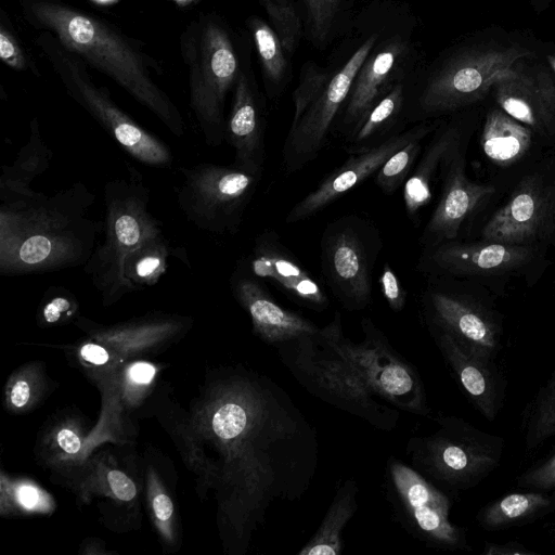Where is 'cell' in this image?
Masks as SVG:
<instances>
[{"label": "cell", "mask_w": 555, "mask_h": 555, "mask_svg": "<svg viewBox=\"0 0 555 555\" xmlns=\"http://www.w3.org/2000/svg\"><path fill=\"white\" fill-rule=\"evenodd\" d=\"M246 414L231 444L235 457L242 531L263 524L278 503L298 501L319 462L315 427L292 397L270 377L245 380Z\"/></svg>", "instance_id": "1"}, {"label": "cell", "mask_w": 555, "mask_h": 555, "mask_svg": "<svg viewBox=\"0 0 555 555\" xmlns=\"http://www.w3.org/2000/svg\"><path fill=\"white\" fill-rule=\"evenodd\" d=\"M95 195L78 181L53 194L0 204V274L20 276L85 266L103 231Z\"/></svg>", "instance_id": "2"}, {"label": "cell", "mask_w": 555, "mask_h": 555, "mask_svg": "<svg viewBox=\"0 0 555 555\" xmlns=\"http://www.w3.org/2000/svg\"><path fill=\"white\" fill-rule=\"evenodd\" d=\"M30 11L66 49L114 79L172 134H184L185 125L179 109L151 79L139 53L120 36L96 18L59 3L37 1Z\"/></svg>", "instance_id": "3"}, {"label": "cell", "mask_w": 555, "mask_h": 555, "mask_svg": "<svg viewBox=\"0 0 555 555\" xmlns=\"http://www.w3.org/2000/svg\"><path fill=\"white\" fill-rule=\"evenodd\" d=\"M531 53L519 47L456 48L408 79L405 125L454 112L481 100L517 62Z\"/></svg>", "instance_id": "4"}, {"label": "cell", "mask_w": 555, "mask_h": 555, "mask_svg": "<svg viewBox=\"0 0 555 555\" xmlns=\"http://www.w3.org/2000/svg\"><path fill=\"white\" fill-rule=\"evenodd\" d=\"M393 0H372L354 15L352 37L345 40L334 54L335 70L300 118L291 124L282 150L283 167L287 172L301 170L314 160L327 143L353 80L378 40Z\"/></svg>", "instance_id": "5"}, {"label": "cell", "mask_w": 555, "mask_h": 555, "mask_svg": "<svg viewBox=\"0 0 555 555\" xmlns=\"http://www.w3.org/2000/svg\"><path fill=\"white\" fill-rule=\"evenodd\" d=\"M283 364L308 392L382 430H392L399 411L367 384L336 345L328 327L276 346Z\"/></svg>", "instance_id": "6"}, {"label": "cell", "mask_w": 555, "mask_h": 555, "mask_svg": "<svg viewBox=\"0 0 555 555\" xmlns=\"http://www.w3.org/2000/svg\"><path fill=\"white\" fill-rule=\"evenodd\" d=\"M103 195V240L98 241L83 271L103 302L111 305L131 292L124 275L126 258L145 241L163 234V228L150 211V190L137 173L108 180Z\"/></svg>", "instance_id": "7"}, {"label": "cell", "mask_w": 555, "mask_h": 555, "mask_svg": "<svg viewBox=\"0 0 555 555\" xmlns=\"http://www.w3.org/2000/svg\"><path fill=\"white\" fill-rule=\"evenodd\" d=\"M416 20L410 8L393 0L383 31L358 72L333 131L345 138L397 83L424 63L415 37Z\"/></svg>", "instance_id": "8"}, {"label": "cell", "mask_w": 555, "mask_h": 555, "mask_svg": "<svg viewBox=\"0 0 555 555\" xmlns=\"http://www.w3.org/2000/svg\"><path fill=\"white\" fill-rule=\"evenodd\" d=\"M180 172L177 201L186 220L205 232L237 233L261 178L234 164L201 163Z\"/></svg>", "instance_id": "9"}, {"label": "cell", "mask_w": 555, "mask_h": 555, "mask_svg": "<svg viewBox=\"0 0 555 555\" xmlns=\"http://www.w3.org/2000/svg\"><path fill=\"white\" fill-rule=\"evenodd\" d=\"M190 102L209 146L225 140L224 103L241 72L237 53L227 29L209 21L189 43Z\"/></svg>", "instance_id": "10"}, {"label": "cell", "mask_w": 555, "mask_h": 555, "mask_svg": "<svg viewBox=\"0 0 555 555\" xmlns=\"http://www.w3.org/2000/svg\"><path fill=\"white\" fill-rule=\"evenodd\" d=\"M326 326L340 351L377 395L398 410L418 415L428 413L424 386L417 371L392 347L370 318L361 321L364 338L360 343L345 336L338 311Z\"/></svg>", "instance_id": "11"}, {"label": "cell", "mask_w": 555, "mask_h": 555, "mask_svg": "<svg viewBox=\"0 0 555 555\" xmlns=\"http://www.w3.org/2000/svg\"><path fill=\"white\" fill-rule=\"evenodd\" d=\"M380 249L377 229L347 215L324 229L321 268L325 283L344 308L362 310L372 301V270Z\"/></svg>", "instance_id": "12"}, {"label": "cell", "mask_w": 555, "mask_h": 555, "mask_svg": "<svg viewBox=\"0 0 555 555\" xmlns=\"http://www.w3.org/2000/svg\"><path fill=\"white\" fill-rule=\"evenodd\" d=\"M385 486L396 519L410 534L441 546L459 544V531L449 520L448 498L415 468L390 456Z\"/></svg>", "instance_id": "13"}, {"label": "cell", "mask_w": 555, "mask_h": 555, "mask_svg": "<svg viewBox=\"0 0 555 555\" xmlns=\"http://www.w3.org/2000/svg\"><path fill=\"white\" fill-rule=\"evenodd\" d=\"M65 82L70 95L78 102L135 160L153 166L169 167L173 156L168 145L145 130L119 108L108 93L98 88L78 67L67 63Z\"/></svg>", "instance_id": "14"}, {"label": "cell", "mask_w": 555, "mask_h": 555, "mask_svg": "<svg viewBox=\"0 0 555 555\" xmlns=\"http://www.w3.org/2000/svg\"><path fill=\"white\" fill-rule=\"evenodd\" d=\"M555 233V181L525 178L482 231L483 241L525 245Z\"/></svg>", "instance_id": "15"}, {"label": "cell", "mask_w": 555, "mask_h": 555, "mask_svg": "<svg viewBox=\"0 0 555 555\" xmlns=\"http://www.w3.org/2000/svg\"><path fill=\"white\" fill-rule=\"evenodd\" d=\"M437 126V121H421L395 133L369 151L351 154L341 166L330 172L313 191L293 206L285 218L286 223L300 222L319 214L363 180L376 173L399 149L413 140L425 139Z\"/></svg>", "instance_id": "16"}, {"label": "cell", "mask_w": 555, "mask_h": 555, "mask_svg": "<svg viewBox=\"0 0 555 555\" xmlns=\"http://www.w3.org/2000/svg\"><path fill=\"white\" fill-rule=\"evenodd\" d=\"M532 257L526 245L483 241L482 243L443 242L423 248L417 269L423 273L453 275L496 274L513 270Z\"/></svg>", "instance_id": "17"}, {"label": "cell", "mask_w": 555, "mask_h": 555, "mask_svg": "<svg viewBox=\"0 0 555 555\" xmlns=\"http://www.w3.org/2000/svg\"><path fill=\"white\" fill-rule=\"evenodd\" d=\"M266 102L254 75L241 69L225 119V140L233 147L238 168L262 177L266 163Z\"/></svg>", "instance_id": "18"}, {"label": "cell", "mask_w": 555, "mask_h": 555, "mask_svg": "<svg viewBox=\"0 0 555 555\" xmlns=\"http://www.w3.org/2000/svg\"><path fill=\"white\" fill-rule=\"evenodd\" d=\"M248 270L253 276L271 282L298 305L315 311L326 310L330 306L321 284L272 231L262 232L255 240Z\"/></svg>", "instance_id": "19"}, {"label": "cell", "mask_w": 555, "mask_h": 555, "mask_svg": "<svg viewBox=\"0 0 555 555\" xmlns=\"http://www.w3.org/2000/svg\"><path fill=\"white\" fill-rule=\"evenodd\" d=\"M493 87L498 104L513 118L539 131L555 126V78L542 65L520 60Z\"/></svg>", "instance_id": "20"}, {"label": "cell", "mask_w": 555, "mask_h": 555, "mask_svg": "<svg viewBox=\"0 0 555 555\" xmlns=\"http://www.w3.org/2000/svg\"><path fill=\"white\" fill-rule=\"evenodd\" d=\"M454 150L446 157L442 166L447 169L441 197L420 237L425 247L454 241L460 228L469 214L495 189L467 179L461 158Z\"/></svg>", "instance_id": "21"}, {"label": "cell", "mask_w": 555, "mask_h": 555, "mask_svg": "<svg viewBox=\"0 0 555 555\" xmlns=\"http://www.w3.org/2000/svg\"><path fill=\"white\" fill-rule=\"evenodd\" d=\"M230 285L236 300L248 312L255 333L270 345L276 347L315 334L320 328L301 314L280 306L249 273L237 269Z\"/></svg>", "instance_id": "22"}, {"label": "cell", "mask_w": 555, "mask_h": 555, "mask_svg": "<svg viewBox=\"0 0 555 555\" xmlns=\"http://www.w3.org/2000/svg\"><path fill=\"white\" fill-rule=\"evenodd\" d=\"M405 452L412 467L424 477L429 476L447 482L464 479L489 460L454 436L452 424L447 422L433 435L411 437Z\"/></svg>", "instance_id": "23"}, {"label": "cell", "mask_w": 555, "mask_h": 555, "mask_svg": "<svg viewBox=\"0 0 555 555\" xmlns=\"http://www.w3.org/2000/svg\"><path fill=\"white\" fill-rule=\"evenodd\" d=\"M421 312L430 330L449 333L474 353L494 347L490 323L455 294L436 286L427 287L421 296Z\"/></svg>", "instance_id": "24"}, {"label": "cell", "mask_w": 555, "mask_h": 555, "mask_svg": "<svg viewBox=\"0 0 555 555\" xmlns=\"http://www.w3.org/2000/svg\"><path fill=\"white\" fill-rule=\"evenodd\" d=\"M409 79V78H408ZM408 79L392 87L345 138V151L358 154L404 130L403 111Z\"/></svg>", "instance_id": "25"}, {"label": "cell", "mask_w": 555, "mask_h": 555, "mask_svg": "<svg viewBox=\"0 0 555 555\" xmlns=\"http://www.w3.org/2000/svg\"><path fill=\"white\" fill-rule=\"evenodd\" d=\"M53 152L41 135L37 118L29 126V138L10 165L0 173V204L33 195L31 183L44 173L52 163Z\"/></svg>", "instance_id": "26"}, {"label": "cell", "mask_w": 555, "mask_h": 555, "mask_svg": "<svg viewBox=\"0 0 555 555\" xmlns=\"http://www.w3.org/2000/svg\"><path fill=\"white\" fill-rule=\"evenodd\" d=\"M456 139L457 133L452 126L438 131L403 185L404 208L415 227L420 220V212L431 198V181L436 170L455 149Z\"/></svg>", "instance_id": "27"}, {"label": "cell", "mask_w": 555, "mask_h": 555, "mask_svg": "<svg viewBox=\"0 0 555 555\" xmlns=\"http://www.w3.org/2000/svg\"><path fill=\"white\" fill-rule=\"evenodd\" d=\"M305 26V39L319 51L352 28L354 20L352 0H297Z\"/></svg>", "instance_id": "28"}, {"label": "cell", "mask_w": 555, "mask_h": 555, "mask_svg": "<svg viewBox=\"0 0 555 555\" xmlns=\"http://www.w3.org/2000/svg\"><path fill=\"white\" fill-rule=\"evenodd\" d=\"M247 26L257 52L266 95L270 101H276L292 80V59L276 33L260 16H250Z\"/></svg>", "instance_id": "29"}, {"label": "cell", "mask_w": 555, "mask_h": 555, "mask_svg": "<svg viewBox=\"0 0 555 555\" xmlns=\"http://www.w3.org/2000/svg\"><path fill=\"white\" fill-rule=\"evenodd\" d=\"M531 140V128L503 109H492L487 115L480 143L488 158L500 166H508L527 153Z\"/></svg>", "instance_id": "30"}, {"label": "cell", "mask_w": 555, "mask_h": 555, "mask_svg": "<svg viewBox=\"0 0 555 555\" xmlns=\"http://www.w3.org/2000/svg\"><path fill=\"white\" fill-rule=\"evenodd\" d=\"M358 487L349 478L337 490L322 522L298 555H338L343 552V531L354 515Z\"/></svg>", "instance_id": "31"}, {"label": "cell", "mask_w": 555, "mask_h": 555, "mask_svg": "<svg viewBox=\"0 0 555 555\" xmlns=\"http://www.w3.org/2000/svg\"><path fill=\"white\" fill-rule=\"evenodd\" d=\"M437 345L448 360L466 392L488 415L491 414V386L486 370L476 353L459 343L449 333L436 331Z\"/></svg>", "instance_id": "32"}, {"label": "cell", "mask_w": 555, "mask_h": 555, "mask_svg": "<svg viewBox=\"0 0 555 555\" xmlns=\"http://www.w3.org/2000/svg\"><path fill=\"white\" fill-rule=\"evenodd\" d=\"M169 244L164 234L145 241L125 260L124 275L131 292L155 285L166 273Z\"/></svg>", "instance_id": "33"}, {"label": "cell", "mask_w": 555, "mask_h": 555, "mask_svg": "<svg viewBox=\"0 0 555 555\" xmlns=\"http://www.w3.org/2000/svg\"><path fill=\"white\" fill-rule=\"evenodd\" d=\"M424 139H416L393 153L377 170L376 185L387 195L404 185L423 150Z\"/></svg>", "instance_id": "34"}, {"label": "cell", "mask_w": 555, "mask_h": 555, "mask_svg": "<svg viewBox=\"0 0 555 555\" xmlns=\"http://www.w3.org/2000/svg\"><path fill=\"white\" fill-rule=\"evenodd\" d=\"M259 3L269 18L270 26L292 59L305 39V26L298 7H284L274 0H259Z\"/></svg>", "instance_id": "35"}, {"label": "cell", "mask_w": 555, "mask_h": 555, "mask_svg": "<svg viewBox=\"0 0 555 555\" xmlns=\"http://www.w3.org/2000/svg\"><path fill=\"white\" fill-rule=\"evenodd\" d=\"M334 70V60L326 66L312 61L304 63L298 85L293 92L294 115L291 124H295L300 118L310 102L330 80Z\"/></svg>", "instance_id": "36"}, {"label": "cell", "mask_w": 555, "mask_h": 555, "mask_svg": "<svg viewBox=\"0 0 555 555\" xmlns=\"http://www.w3.org/2000/svg\"><path fill=\"white\" fill-rule=\"evenodd\" d=\"M547 504V499L539 493H513L492 504L485 513V521L500 526L525 517Z\"/></svg>", "instance_id": "37"}, {"label": "cell", "mask_w": 555, "mask_h": 555, "mask_svg": "<svg viewBox=\"0 0 555 555\" xmlns=\"http://www.w3.org/2000/svg\"><path fill=\"white\" fill-rule=\"evenodd\" d=\"M76 308V298L69 291L52 286L46 293L41 317L46 323L54 324L70 317Z\"/></svg>", "instance_id": "38"}, {"label": "cell", "mask_w": 555, "mask_h": 555, "mask_svg": "<svg viewBox=\"0 0 555 555\" xmlns=\"http://www.w3.org/2000/svg\"><path fill=\"white\" fill-rule=\"evenodd\" d=\"M379 286L384 298L392 311L400 312L404 309L406 291L388 262H385L383 266Z\"/></svg>", "instance_id": "39"}, {"label": "cell", "mask_w": 555, "mask_h": 555, "mask_svg": "<svg viewBox=\"0 0 555 555\" xmlns=\"http://www.w3.org/2000/svg\"><path fill=\"white\" fill-rule=\"evenodd\" d=\"M0 59L7 66L15 70H22L26 65L20 44L3 26L0 29Z\"/></svg>", "instance_id": "40"}, {"label": "cell", "mask_w": 555, "mask_h": 555, "mask_svg": "<svg viewBox=\"0 0 555 555\" xmlns=\"http://www.w3.org/2000/svg\"><path fill=\"white\" fill-rule=\"evenodd\" d=\"M555 431V389L551 392L546 401L542 404L539 416L534 424L533 440L550 436Z\"/></svg>", "instance_id": "41"}, {"label": "cell", "mask_w": 555, "mask_h": 555, "mask_svg": "<svg viewBox=\"0 0 555 555\" xmlns=\"http://www.w3.org/2000/svg\"><path fill=\"white\" fill-rule=\"evenodd\" d=\"M108 485L114 494L122 500L130 501L137 493L133 481L119 470H111L107 474Z\"/></svg>", "instance_id": "42"}, {"label": "cell", "mask_w": 555, "mask_h": 555, "mask_svg": "<svg viewBox=\"0 0 555 555\" xmlns=\"http://www.w3.org/2000/svg\"><path fill=\"white\" fill-rule=\"evenodd\" d=\"M528 483L539 488L555 486V456L526 477Z\"/></svg>", "instance_id": "43"}, {"label": "cell", "mask_w": 555, "mask_h": 555, "mask_svg": "<svg viewBox=\"0 0 555 555\" xmlns=\"http://www.w3.org/2000/svg\"><path fill=\"white\" fill-rule=\"evenodd\" d=\"M155 367L145 362L134 363L128 371V377L133 384L147 385L154 378Z\"/></svg>", "instance_id": "44"}, {"label": "cell", "mask_w": 555, "mask_h": 555, "mask_svg": "<svg viewBox=\"0 0 555 555\" xmlns=\"http://www.w3.org/2000/svg\"><path fill=\"white\" fill-rule=\"evenodd\" d=\"M20 504L27 508L34 509L40 505L41 492L34 486L23 485L17 489L16 493Z\"/></svg>", "instance_id": "45"}, {"label": "cell", "mask_w": 555, "mask_h": 555, "mask_svg": "<svg viewBox=\"0 0 555 555\" xmlns=\"http://www.w3.org/2000/svg\"><path fill=\"white\" fill-rule=\"evenodd\" d=\"M81 357L93 364H104L108 360L107 350L94 344H87L80 350Z\"/></svg>", "instance_id": "46"}, {"label": "cell", "mask_w": 555, "mask_h": 555, "mask_svg": "<svg viewBox=\"0 0 555 555\" xmlns=\"http://www.w3.org/2000/svg\"><path fill=\"white\" fill-rule=\"evenodd\" d=\"M57 443L66 453H76L80 450L81 442L70 429L63 428L57 434Z\"/></svg>", "instance_id": "47"}, {"label": "cell", "mask_w": 555, "mask_h": 555, "mask_svg": "<svg viewBox=\"0 0 555 555\" xmlns=\"http://www.w3.org/2000/svg\"><path fill=\"white\" fill-rule=\"evenodd\" d=\"M30 397V388L26 380H17L10 392V401L15 408L26 405Z\"/></svg>", "instance_id": "48"}, {"label": "cell", "mask_w": 555, "mask_h": 555, "mask_svg": "<svg viewBox=\"0 0 555 555\" xmlns=\"http://www.w3.org/2000/svg\"><path fill=\"white\" fill-rule=\"evenodd\" d=\"M153 509H154L155 516L160 521H166L172 515V511H173L172 502L166 494L158 493L153 499Z\"/></svg>", "instance_id": "49"}, {"label": "cell", "mask_w": 555, "mask_h": 555, "mask_svg": "<svg viewBox=\"0 0 555 555\" xmlns=\"http://www.w3.org/2000/svg\"><path fill=\"white\" fill-rule=\"evenodd\" d=\"M274 1H276L279 4L284 5V7H295V5H297V1L296 0H274Z\"/></svg>", "instance_id": "50"}, {"label": "cell", "mask_w": 555, "mask_h": 555, "mask_svg": "<svg viewBox=\"0 0 555 555\" xmlns=\"http://www.w3.org/2000/svg\"><path fill=\"white\" fill-rule=\"evenodd\" d=\"M172 1H176V2H177V3H179L180 5H184V4L190 3L192 0H172Z\"/></svg>", "instance_id": "51"}, {"label": "cell", "mask_w": 555, "mask_h": 555, "mask_svg": "<svg viewBox=\"0 0 555 555\" xmlns=\"http://www.w3.org/2000/svg\"><path fill=\"white\" fill-rule=\"evenodd\" d=\"M98 3H112L113 1H116V0H93Z\"/></svg>", "instance_id": "52"}, {"label": "cell", "mask_w": 555, "mask_h": 555, "mask_svg": "<svg viewBox=\"0 0 555 555\" xmlns=\"http://www.w3.org/2000/svg\"><path fill=\"white\" fill-rule=\"evenodd\" d=\"M550 63L552 64V67L554 68L555 72V59L550 57Z\"/></svg>", "instance_id": "53"}]
</instances>
